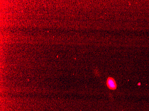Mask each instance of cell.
<instances>
[{
	"instance_id": "cell-1",
	"label": "cell",
	"mask_w": 149,
	"mask_h": 111,
	"mask_svg": "<svg viewBox=\"0 0 149 111\" xmlns=\"http://www.w3.org/2000/svg\"><path fill=\"white\" fill-rule=\"evenodd\" d=\"M106 84L108 88L111 90H114L117 89V85L116 81L112 77H110L107 79Z\"/></svg>"
}]
</instances>
